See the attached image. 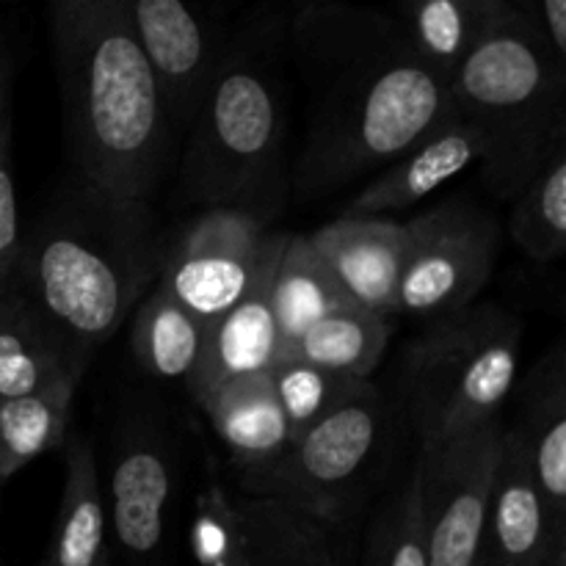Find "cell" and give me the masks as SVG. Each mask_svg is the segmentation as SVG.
I'll return each instance as SVG.
<instances>
[{"label":"cell","instance_id":"obj_1","mask_svg":"<svg viewBox=\"0 0 566 566\" xmlns=\"http://www.w3.org/2000/svg\"><path fill=\"white\" fill-rule=\"evenodd\" d=\"M287 53L307 92V138L293 171L307 199L390 166L457 119L451 83L420 61L390 9L298 6Z\"/></svg>","mask_w":566,"mask_h":566},{"label":"cell","instance_id":"obj_2","mask_svg":"<svg viewBox=\"0 0 566 566\" xmlns=\"http://www.w3.org/2000/svg\"><path fill=\"white\" fill-rule=\"evenodd\" d=\"M50 39L75 177L108 197L149 202L175 130L125 0H59Z\"/></svg>","mask_w":566,"mask_h":566},{"label":"cell","instance_id":"obj_3","mask_svg":"<svg viewBox=\"0 0 566 566\" xmlns=\"http://www.w3.org/2000/svg\"><path fill=\"white\" fill-rule=\"evenodd\" d=\"M166 247L149 202L108 197L75 177L22 230L14 285L88 359L158 285Z\"/></svg>","mask_w":566,"mask_h":566},{"label":"cell","instance_id":"obj_4","mask_svg":"<svg viewBox=\"0 0 566 566\" xmlns=\"http://www.w3.org/2000/svg\"><path fill=\"white\" fill-rule=\"evenodd\" d=\"M287 20L258 11L227 36L188 127L180 191L205 208H232L271 224L287 186Z\"/></svg>","mask_w":566,"mask_h":566},{"label":"cell","instance_id":"obj_5","mask_svg":"<svg viewBox=\"0 0 566 566\" xmlns=\"http://www.w3.org/2000/svg\"><path fill=\"white\" fill-rule=\"evenodd\" d=\"M457 119L484 142L479 177L512 202L556 149L566 147V64L506 0L501 17L451 81Z\"/></svg>","mask_w":566,"mask_h":566},{"label":"cell","instance_id":"obj_6","mask_svg":"<svg viewBox=\"0 0 566 566\" xmlns=\"http://www.w3.org/2000/svg\"><path fill=\"white\" fill-rule=\"evenodd\" d=\"M523 324L497 304H473L426 324L403 348L398 398L420 448L501 420L520 370Z\"/></svg>","mask_w":566,"mask_h":566},{"label":"cell","instance_id":"obj_7","mask_svg":"<svg viewBox=\"0 0 566 566\" xmlns=\"http://www.w3.org/2000/svg\"><path fill=\"white\" fill-rule=\"evenodd\" d=\"M385 434V401L363 385L337 412L302 431L269 464L238 473V490L287 503L340 528L368 479Z\"/></svg>","mask_w":566,"mask_h":566},{"label":"cell","instance_id":"obj_8","mask_svg":"<svg viewBox=\"0 0 566 566\" xmlns=\"http://www.w3.org/2000/svg\"><path fill=\"white\" fill-rule=\"evenodd\" d=\"M401 280L396 315L437 321L473 307L501 254V224L490 210L448 197L426 213L403 221Z\"/></svg>","mask_w":566,"mask_h":566},{"label":"cell","instance_id":"obj_9","mask_svg":"<svg viewBox=\"0 0 566 566\" xmlns=\"http://www.w3.org/2000/svg\"><path fill=\"white\" fill-rule=\"evenodd\" d=\"M340 536L337 525L216 479L197 495L191 520L199 566H346Z\"/></svg>","mask_w":566,"mask_h":566},{"label":"cell","instance_id":"obj_10","mask_svg":"<svg viewBox=\"0 0 566 566\" xmlns=\"http://www.w3.org/2000/svg\"><path fill=\"white\" fill-rule=\"evenodd\" d=\"M287 232L232 208H208L166 247L158 287L188 313L213 324L241 304L274 269Z\"/></svg>","mask_w":566,"mask_h":566},{"label":"cell","instance_id":"obj_11","mask_svg":"<svg viewBox=\"0 0 566 566\" xmlns=\"http://www.w3.org/2000/svg\"><path fill=\"white\" fill-rule=\"evenodd\" d=\"M501 437L503 420H495L434 448H420L412 470L431 566H481Z\"/></svg>","mask_w":566,"mask_h":566},{"label":"cell","instance_id":"obj_12","mask_svg":"<svg viewBox=\"0 0 566 566\" xmlns=\"http://www.w3.org/2000/svg\"><path fill=\"white\" fill-rule=\"evenodd\" d=\"M125 14L158 83L171 130L191 127L230 28L210 9L186 0H125Z\"/></svg>","mask_w":566,"mask_h":566},{"label":"cell","instance_id":"obj_13","mask_svg":"<svg viewBox=\"0 0 566 566\" xmlns=\"http://www.w3.org/2000/svg\"><path fill=\"white\" fill-rule=\"evenodd\" d=\"M175 464L153 423H130L116 446L105 490L114 545L130 562L149 566L166 542Z\"/></svg>","mask_w":566,"mask_h":566},{"label":"cell","instance_id":"obj_14","mask_svg":"<svg viewBox=\"0 0 566 566\" xmlns=\"http://www.w3.org/2000/svg\"><path fill=\"white\" fill-rule=\"evenodd\" d=\"M343 296L376 315H396L407 227L390 216H340L307 235Z\"/></svg>","mask_w":566,"mask_h":566},{"label":"cell","instance_id":"obj_15","mask_svg":"<svg viewBox=\"0 0 566 566\" xmlns=\"http://www.w3.org/2000/svg\"><path fill=\"white\" fill-rule=\"evenodd\" d=\"M564 536L566 531L553 523L523 442L503 426L481 566H545L553 545Z\"/></svg>","mask_w":566,"mask_h":566},{"label":"cell","instance_id":"obj_16","mask_svg":"<svg viewBox=\"0 0 566 566\" xmlns=\"http://www.w3.org/2000/svg\"><path fill=\"white\" fill-rule=\"evenodd\" d=\"M509 429L528 453L556 528L566 531V352L558 340L520 387L517 420Z\"/></svg>","mask_w":566,"mask_h":566},{"label":"cell","instance_id":"obj_17","mask_svg":"<svg viewBox=\"0 0 566 566\" xmlns=\"http://www.w3.org/2000/svg\"><path fill=\"white\" fill-rule=\"evenodd\" d=\"M484 155V142L473 125L453 119L392 160L374 182L363 188L343 216H387L431 197L448 180L462 175Z\"/></svg>","mask_w":566,"mask_h":566},{"label":"cell","instance_id":"obj_18","mask_svg":"<svg viewBox=\"0 0 566 566\" xmlns=\"http://www.w3.org/2000/svg\"><path fill=\"white\" fill-rule=\"evenodd\" d=\"M64 490L48 553L39 566H111V514L88 437L64 440Z\"/></svg>","mask_w":566,"mask_h":566},{"label":"cell","instance_id":"obj_19","mask_svg":"<svg viewBox=\"0 0 566 566\" xmlns=\"http://www.w3.org/2000/svg\"><path fill=\"white\" fill-rule=\"evenodd\" d=\"M271 271L241 304L210 324L202 363L188 385V392L197 403L224 381L271 374V368L280 363L282 335L269 302Z\"/></svg>","mask_w":566,"mask_h":566},{"label":"cell","instance_id":"obj_20","mask_svg":"<svg viewBox=\"0 0 566 566\" xmlns=\"http://www.w3.org/2000/svg\"><path fill=\"white\" fill-rule=\"evenodd\" d=\"M210 426L235 459L238 473L269 464L291 442L271 376H247L216 387L199 401Z\"/></svg>","mask_w":566,"mask_h":566},{"label":"cell","instance_id":"obj_21","mask_svg":"<svg viewBox=\"0 0 566 566\" xmlns=\"http://www.w3.org/2000/svg\"><path fill=\"white\" fill-rule=\"evenodd\" d=\"M86 363L25 298L0 324V401L33 396L55 381L81 379Z\"/></svg>","mask_w":566,"mask_h":566},{"label":"cell","instance_id":"obj_22","mask_svg":"<svg viewBox=\"0 0 566 566\" xmlns=\"http://www.w3.org/2000/svg\"><path fill=\"white\" fill-rule=\"evenodd\" d=\"M506 0H415L392 9L420 61L448 83L501 17Z\"/></svg>","mask_w":566,"mask_h":566},{"label":"cell","instance_id":"obj_23","mask_svg":"<svg viewBox=\"0 0 566 566\" xmlns=\"http://www.w3.org/2000/svg\"><path fill=\"white\" fill-rule=\"evenodd\" d=\"M210 324L188 313L158 285L133 313V354L147 376L191 385L208 346Z\"/></svg>","mask_w":566,"mask_h":566},{"label":"cell","instance_id":"obj_24","mask_svg":"<svg viewBox=\"0 0 566 566\" xmlns=\"http://www.w3.org/2000/svg\"><path fill=\"white\" fill-rule=\"evenodd\" d=\"M390 335V318L368 313L357 304H343L315 321L280 359H298L343 379L370 381V374L385 357Z\"/></svg>","mask_w":566,"mask_h":566},{"label":"cell","instance_id":"obj_25","mask_svg":"<svg viewBox=\"0 0 566 566\" xmlns=\"http://www.w3.org/2000/svg\"><path fill=\"white\" fill-rule=\"evenodd\" d=\"M269 302L282 335V352L296 343L315 321L352 304L307 235H287L269 280Z\"/></svg>","mask_w":566,"mask_h":566},{"label":"cell","instance_id":"obj_26","mask_svg":"<svg viewBox=\"0 0 566 566\" xmlns=\"http://www.w3.org/2000/svg\"><path fill=\"white\" fill-rule=\"evenodd\" d=\"M77 381H55L33 396L0 401V486L33 459L64 446Z\"/></svg>","mask_w":566,"mask_h":566},{"label":"cell","instance_id":"obj_27","mask_svg":"<svg viewBox=\"0 0 566 566\" xmlns=\"http://www.w3.org/2000/svg\"><path fill=\"white\" fill-rule=\"evenodd\" d=\"M509 235L534 263H556L566 249V147L512 199Z\"/></svg>","mask_w":566,"mask_h":566},{"label":"cell","instance_id":"obj_28","mask_svg":"<svg viewBox=\"0 0 566 566\" xmlns=\"http://www.w3.org/2000/svg\"><path fill=\"white\" fill-rule=\"evenodd\" d=\"M269 376L276 401H280L282 418L291 431V440L329 418L332 412H337L343 403L357 396L359 387L368 385V381L326 374V370L298 363V359H280Z\"/></svg>","mask_w":566,"mask_h":566},{"label":"cell","instance_id":"obj_29","mask_svg":"<svg viewBox=\"0 0 566 566\" xmlns=\"http://www.w3.org/2000/svg\"><path fill=\"white\" fill-rule=\"evenodd\" d=\"M365 566H431L415 470L403 490L376 517Z\"/></svg>","mask_w":566,"mask_h":566},{"label":"cell","instance_id":"obj_30","mask_svg":"<svg viewBox=\"0 0 566 566\" xmlns=\"http://www.w3.org/2000/svg\"><path fill=\"white\" fill-rule=\"evenodd\" d=\"M22 243L20 202L14 180V105H11V61L0 53V285L14 282Z\"/></svg>","mask_w":566,"mask_h":566},{"label":"cell","instance_id":"obj_31","mask_svg":"<svg viewBox=\"0 0 566 566\" xmlns=\"http://www.w3.org/2000/svg\"><path fill=\"white\" fill-rule=\"evenodd\" d=\"M539 42L566 64V0H512Z\"/></svg>","mask_w":566,"mask_h":566},{"label":"cell","instance_id":"obj_32","mask_svg":"<svg viewBox=\"0 0 566 566\" xmlns=\"http://www.w3.org/2000/svg\"><path fill=\"white\" fill-rule=\"evenodd\" d=\"M20 291H17L14 282H9V285H0V324L6 321V315L11 313V310L20 304Z\"/></svg>","mask_w":566,"mask_h":566},{"label":"cell","instance_id":"obj_33","mask_svg":"<svg viewBox=\"0 0 566 566\" xmlns=\"http://www.w3.org/2000/svg\"><path fill=\"white\" fill-rule=\"evenodd\" d=\"M545 566H566V536L564 539H558L556 545H553L551 556H547Z\"/></svg>","mask_w":566,"mask_h":566}]
</instances>
